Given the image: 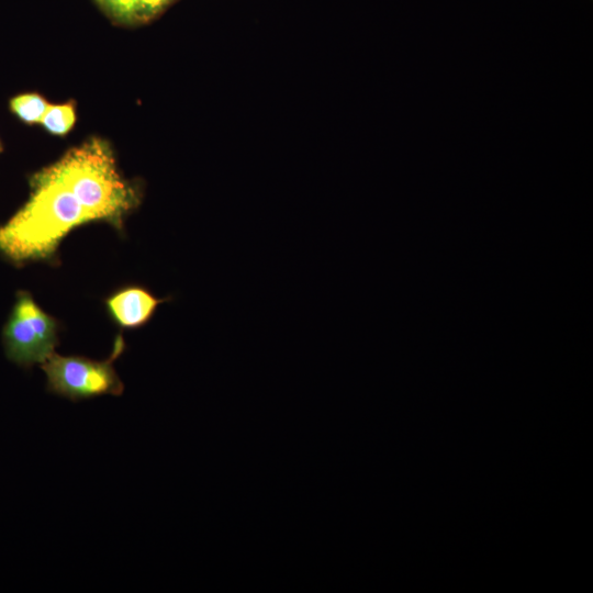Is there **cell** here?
Listing matches in <instances>:
<instances>
[{
    "mask_svg": "<svg viewBox=\"0 0 593 593\" xmlns=\"http://www.w3.org/2000/svg\"><path fill=\"white\" fill-rule=\"evenodd\" d=\"M24 205L0 225V253L14 265L55 258L61 239L92 219L52 166L30 179Z\"/></svg>",
    "mask_w": 593,
    "mask_h": 593,
    "instance_id": "cell-1",
    "label": "cell"
},
{
    "mask_svg": "<svg viewBox=\"0 0 593 593\" xmlns=\"http://www.w3.org/2000/svg\"><path fill=\"white\" fill-rule=\"evenodd\" d=\"M172 301L171 295L157 298L139 286L119 289L105 300L111 318L122 328L134 329L148 323L159 305Z\"/></svg>",
    "mask_w": 593,
    "mask_h": 593,
    "instance_id": "cell-5",
    "label": "cell"
},
{
    "mask_svg": "<svg viewBox=\"0 0 593 593\" xmlns=\"http://www.w3.org/2000/svg\"><path fill=\"white\" fill-rule=\"evenodd\" d=\"M51 166L80 198L92 221L122 228L124 217L139 202L136 188L123 179L102 139L91 138L71 148Z\"/></svg>",
    "mask_w": 593,
    "mask_h": 593,
    "instance_id": "cell-2",
    "label": "cell"
},
{
    "mask_svg": "<svg viewBox=\"0 0 593 593\" xmlns=\"http://www.w3.org/2000/svg\"><path fill=\"white\" fill-rule=\"evenodd\" d=\"M76 122V111L74 102L48 105L41 124L53 135L63 136L67 134Z\"/></svg>",
    "mask_w": 593,
    "mask_h": 593,
    "instance_id": "cell-7",
    "label": "cell"
},
{
    "mask_svg": "<svg viewBox=\"0 0 593 593\" xmlns=\"http://www.w3.org/2000/svg\"><path fill=\"white\" fill-rule=\"evenodd\" d=\"M49 103L36 92L14 96L9 101L11 112L25 124L41 123Z\"/></svg>",
    "mask_w": 593,
    "mask_h": 593,
    "instance_id": "cell-6",
    "label": "cell"
},
{
    "mask_svg": "<svg viewBox=\"0 0 593 593\" xmlns=\"http://www.w3.org/2000/svg\"><path fill=\"white\" fill-rule=\"evenodd\" d=\"M3 150V146H2V143L0 141V153Z\"/></svg>",
    "mask_w": 593,
    "mask_h": 593,
    "instance_id": "cell-10",
    "label": "cell"
},
{
    "mask_svg": "<svg viewBox=\"0 0 593 593\" xmlns=\"http://www.w3.org/2000/svg\"><path fill=\"white\" fill-rule=\"evenodd\" d=\"M7 358L29 369L43 363L58 345V323L26 291H19L2 329Z\"/></svg>",
    "mask_w": 593,
    "mask_h": 593,
    "instance_id": "cell-4",
    "label": "cell"
},
{
    "mask_svg": "<svg viewBox=\"0 0 593 593\" xmlns=\"http://www.w3.org/2000/svg\"><path fill=\"white\" fill-rule=\"evenodd\" d=\"M122 335H118L110 357L94 360L83 356H61L53 353L43 363L47 391L72 402L102 395L119 396L124 391L113 362L124 351Z\"/></svg>",
    "mask_w": 593,
    "mask_h": 593,
    "instance_id": "cell-3",
    "label": "cell"
},
{
    "mask_svg": "<svg viewBox=\"0 0 593 593\" xmlns=\"http://www.w3.org/2000/svg\"><path fill=\"white\" fill-rule=\"evenodd\" d=\"M116 19L131 21L141 16L139 0H96Z\"/></svg>",
    "mask_w": 593,
    "mask_h": 593,
    "instance_id": "cell-8",
    "label": "cell"
},
{
    "mask_svg": "<svg viewBox=\"0 0 593 593\" xmlns=\"http://www.w3.org/2000/svg\"><path fill=\"white\" fill-rule=\"evenodd\" d=\"M170 0H139L141 16H146L156 13Z\"/></svg>",
    "mask_w": 593,
    "mask_h": 593,
    "instance_id": "cell-9",
    "label": "cell"
}]
</instances>
